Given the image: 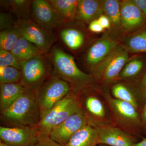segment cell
<instances>
[{"label": "cell", "mask_w": 146, "mask_h": 146, "mask_svg": "<svg viewBox=\"0 0 146 146\" xmlns=\"http://www.w3.org/2000/svg\"><path fill=\"white\" fill-rule=\"evenodd\" d=\"M52 58L55 72L58 77L69 84L71 93L75 96L100 88L91 74H86L79 69L71 55L60 49L55 48L52 52Z\"/></svg>", "instance_id": "obj_1"}, {"label": "cell", "mask_w": 146, "mask_h": 146, "mask_svg": "<svg viewBox=\"0 0 146 146\" xmlns=\"http://www.w3.org/2000/svg\"><path fill=\"white\" fill-rule=\"evenodd\" d=\"M107 103L113 124L141 140L144 138L140 112L130 104L115 98L109 89L100 87Z\"/></svg>", "instance_id": "obj_2"}, {"label": "cell", "mask_w": 146, "mask_h": 146, "mask_svg": "<svg viewBox=\"0 0 146 146\" xmlns=\"http://www.w3.org/2000/svg\"><path fill=\"white\" fill-rule=\"evenodd\" d=\"M1 113L5 122L15 127H35L40 119L36 99L32 91L27 88L18 100Z\"/></svg>", "instance_id": "obj_3"}, {"label": "cell", "mask_w": 146, "mask_h": 146, "mask_svg": "<svg viewBox=\"0 0 146 146\" xmlns=\"http://www.w3.org/2000/svg\"><path fill=\"white\" fill-rule=\"evenodd\" d=\"M129 53L121 43L91 72L101 87L110 89L118 80L120 73L129 58Z\"/></svg>", "instance_id": "obj_4"}, {"label": "cell", "mask_w": 146, "mask_h": 146, "mask_svg": "<svg viewBox=\"0 0 146 146\" xmlns=\"http://www.w3.org/2000/svg\"><path fill=\"white\" fill-rule=\"evenodd\" d=\"M88 124L98 128L113 124L107 103L98 90H89L76 96Z\"/></svg>", "instance_id": "obj_5"}, {"label": "cell", "mask_w": 146, "mask_h": 146, "mask_svg": "<svg viewBox=\"0 0 146 146\" xmlns=\"http://www.w3.org/2000/svg\"><path fill=\"white\" fill-rule=\"evenodd\" d=\"M80 108L76 96L72 93L58 102L52 109L40 118L36 127L41 134L50 131L76 112Z\"/></svg>", "instance_id": "obj_6"}, {"label": "cell", "mask_w": 146, "mask_h": 146, "mask_svg": "<svg viewBox=\"0 0 146 146\" xmlns=\"http://www.w3.org/2000/svg\"><path fill=\"white\" fill-rule=\"evenodd\" d=\"M72 91L69 84L59 77L50 79L36 91V102L40 118L52 109Z\"/></svg>", "instance_id": "obj_7"}, {"label": "cell", "mask_w": 146, "mask_h": 146, "mask_svg": "<svg viewBox=\"0 0 146 146\" xmlns=\"http://www.w3.org/2000/svg\"><path fill=\"white\" fill-rule=\"evenodd\" d=\"M14 27L21 36L36 46L42 54L48 51L54 41L50 30L42 27L30 19L18 20Z\"/></svg>", "instance_id": "obj_8"}, {"label": "cell", "mask_w": 146, "mask_h": 146, "mask_svg": "<svg viewBox=\"0 0 146 146\" xmlns=\"http://www.w3.org/2000/svg\"><path fill=\"white\" fill-rule=\"evenodd\" d=\"M117 35L106 33L91 43L84 56V61L91 72L107 57L120 44Z\"/></svg>", "instance_id": "obj_9"}, {"label": "cell", "mask_w": 146, "mask_h": 146, "mask_svg": "<svg viewBox=\"0 0 146 146\" xmlns=\"http://www.w3.org/2000/svg\"><path fill=\"white\" fill-rule=\"evenodd\" d=\"M21 71L23 86L37 91L46 76V64L42 56H35L21 63Z\"/></svg>", "instance_id": "obj_10"}, {"label": "cell", "mask_w": 146, "mask_h": 146, "mask_svg": "<svg viewBox=\"0 0 146 146\" xmlns=\"http://www.w3.org/2000/svg\"><path fill=\"white\" fill-rule=\"evenodd\" d=\"M115 98L130 104L141 112L146 99V93L140 81L126 82L118 80L109 89Z\"/></svg>", "instance_id": "obj_11"}, {"label": "cell", "mask_w": 146, "mask_h": 146, "mask_svg": "<svg viewBox=\"0 0 146 146\" xmlns=\"http://www.w3.org/2000/svg\"><path fill=\"white\" fill-rule=\"evenodd\" d=\"M87 125V118L80 107L76 112L52 129L48 135L54 141L65 146L76 132Z\"/></svg>", "instance_id": "obj_12"}, {"label": "cell", "mask_w": 146, "mask_h": 146, "mask_svg": "<svg viewBox=\"0 0 146 146\" xmlns=\"http://www.w3.org/2000/svg\"><path fill=\"white\" fill-rule=\"evenodd\" d=\"M35 127H0L1 141L11 146H34L39 136Z\"/></svg>", "instance_id": "obj_13"}, {"label": "cell", "mask_w": 146, "mask_h": 146, "mask_svg": "<svg viewBox=\"0 0 146 146\" xmlns=\"http://www.w3.org/2000/svg\"><path fill=\"white\" fill-rule=\"evenodd\" d=\"M31 16L33 21L36 24L49 30L56 28L63 23L49 1H33Z\"/></svg>", "instance_id": "obj_14"}, {"label": "cell", "mask_w": 146, "mask_h": 146, "mask_svg": "<svg viewBox=\"0 0 146 146\" xmlns=\"http://www.w3.org/2000/svg\"><path fill=\"white\" fill-rule=\"evenodd\" d=\"M122 32L129 34L146 25V18L133 0L120 1Z\"/></svg>", "instance_id": "obj_15"}, {"label": "cell", "mask_w": 146, "mask_h": 146, "mask_svg": "<svg viewBox=\"0 0 146 146\" xmlns=\"http://www.w3.org/2000/svg\"><path fill=\"white\" fill-rule=\"evenodd\" d=\"M96 129L99 145L102 144L108 146H133L140 141L135 136L114 125Z\"/></svg>", "instance_id": "obj_16"}, {"label": "cell", "mask_w": 146, "mask_h": 146, "mask_svg": "<svg viewBox=\"0 0 146 146\" xmlns=\"http://www.w3.org/2000/svg\"><path fill=\"white\" fill-rule=\"evenodd\" d=\"M146 68V54H135L129 57L120 73L118 80L130 82L140 80Z\"/></svg>", "instance_id": "obj_17"}, {"label": "cell", "mask_w": 146, "mask_h": 146, "mask_svg": "<svg viewBox=\"0 0 146 146\" xmlns=\"http://www.w3.org/2000/svg\"><path fill=\"white\" fill-rule=\"evenodd\" d=\"M102 14V0H79L76 20L89 24Z\"/></svg>", "instance_id": "obj_18"}, {"label": "cell", "mask_w": 146, "mask_h": 146, "mask_svg": "<svg viewBox=\"0 0 146 146\" xmlns=\"http://www.w3.org/2000/svg\"><path fill=\"white\" fill-rule=\"evenodd\" d=\"M119 40L129 53L146 54V25L134 32L123 35Z\"/></svg>", "instance_id": "obj_19"}, {"label": "cell", "mask_w": 146, "mask_h": 146, "mask_svg": "<svg viewBox=\"0 0 146 146\" xmlns=\"http://www.w3.org/2000/svg\"><path fill=\"white\" fill-rule=\"evenodd\" d=\"M98 145L97 129L87 125L76 132L65 146H98Z\"/></svg>", "instance_id": "obj_20"}, {"label": "cell", "mask_w": 146, "mask_h": 146, "mask_svg": "<svg viewBox=\"0 0 146 146\" xmlns=\"http://www.w3.org/2000/svg\"><path fill=\"white\" fill-rule=\"evenodd\" d=\"M102 5L103 14L106 15L111 22L112 33L117 35L118 33H122L120 1L102 0Z\"/></svg>", "instance_id": "obj_21"}, {"label": "cell", "mask_w": 146, "mask_h": 146, "mask_svg": "<svg viewBox=\"0 0 146 146\" xmlns=\"http://www.w3.org/2000/svg\"><path fill=\"white\" fill-rule=\"evenodd\" d=\"M26 88L17 83L1 84V110L13 104L24 94Z\"/></svg>", "instance_id": "obj_22"}, {"label": "cell", "mask_w": 146, "mask_h": 146, "mask_svg": "<svg viewBox=\"0 0 146 146\" xmlns=\"http://www.w3.org/2000/svg\"><path fill=\"white\" fill-rule=\"evenodd\" d=\"M79 0H49L63 23L76 20Z\"/></svg>", "instance_id": "obj_23"}, {"label": "cell", "mask_w": 146, "mask_h": 146, "mask_svg": "<svg viewBox=\"0 0 146 146\" xmlns=\"http://www.w3.org/2000/svg\"><path fill=\"white\" fill-rule=\"evenodd\" d=\"M20 62L42 54L36 46L21 36L11 51Z\"/></svg>", "instance_id": "obj_24"}, {"label": "cell", "mask_w": 146, "mask_h": 146, "mask_svg": "<svg viewBox=\"0 0 146 146\" xmlns=\"http://www.w3.org/2000/svg\"><path fill=\"white\" fill-rule=\"evenodd\" d=\"M32 2L27 0H9L2 1L1 3L13 12L18 20H25L30 19L31 16Z\"/></svg>", "instance_id": "obj_25"}, {"label": "cell", "mask_w": 146, "mask_h": 146, "mask_svg": "<svg viewBox=\"0 0 146 146\" xmlns=\"http://www.w3.org/2000/svg\"><path fill=\"white\" fill-rule=\"evenodd\" d=\"M60 35L65 44L71 50H78L84 43V35L77 29L74 28L63 29L60 32Z\"/></svg>", "instance_id": "obj_26"}, {"label": "cell", "mask_w": 146, "mask_h": 146, "mask_svg": "<svg viewBox=\"0 0 146 146\" xmlns=\"http://www.w3.org/2000/svg\"><path fill=\"white\" fill-rule=\"evenodd\" d=\"M18 29L13 27L0 32V49L11 52L21 36Z\"/></svg>", "instance_id": "obj_27"}, {"label": "cell", "mask_w": 146, "mask_h": 146, "mask_svg": "<svg viewBox=\"0 0 146 146\" xmlns=\"http://www.w3.org/2000/svg\"><path fill=\"white\" fill-rule=\"evenodd\" d=\"M21 79V70L13 67H0L1 84L17 83Z\"/></svg>", "instance_id": "obj_28"}, {"label": "cell", "mask_w": 146, "mask_h": 146, "mask_svg": "<svg viewBox=\"0 0 146 146\" xmlns=\"http://www.w3.org/2000/svg\"><path fill=\"white\" fill-rule=\"evenodd\" d=\"M0 67H13L21 70V63L11 52L0 49Z\"/></svg>", "instance_id": "obj_29"}, {"label": "cell", "mask_w": 146, "mask_h": 146, "mask_svg": "<svg viewBox=\"0 0 146 146\" xmlns=\"http://www.w3.org/2000/svg\"><path fill=\"white\" fill-rule=\"evenodd\" d=\"M14 22L11 14L4 12L0 14V29L1 31L13 27L15 25Z\"/></svg>", "instance_id": "obj_30"}, {"label": "cell", "mask_w": 146, "mask_h": 146, "mask_svg": "<svg viewBox=\"0 0 146 146\" xmlns=\"http://www.w3.org/2000/svg\"><path fill=\"white\" fill-rule=\"evenodd\" d=\"M34 146H64L54 141L49 135L39 133Z\"/></svg>", "instance_id": "obj_31"}, {"label": "cell", "mask_w": 146, "mask_h": 146, "mask_svg": "<svg viewBox=\"0 0 146 146\" xmlns=\"http://www.w3.org/2000/svg\"><path fill=\"white\" fill-rule=\"evenodd\" d=\"M97 20L105 30L106 29L110 30L111 28V22L106 15L102 14Z\"/></svg>", "instance_id": "obj_32"}, {"label": "cell", "mask_w": 146, "mask_h": 146, "mask_svg": "<svg viewBox=\"0 0 146 146\" xmlns=\"http://www.w3.org/2000/svg\"><path fill=\"white\" fill-rule=\"evenodd\" d=\"M89 29L90 31L94 33H101L104 31L105 30L100 25L98 20L92 21L89 24Z\"/></svg>", "instance_id": "obj_33"}, {"label": "cell", "mask_w": 146, "mask_h": 146, "mask_svg": "<svg viewBox=\"0 0 146 146\" xmlns=\"http://www.w3.org/2000/svg\"><path fill=\"white\" fill-rule=\"evenodd\" d=\"M140 116L144 136L146 137V99L140 112Z\"/></svg>", "instance_id": "obj_34"}, {"label": "cell", "mask_w": 146, "mask_h": 146, "mask_svg": "<svg viewBox=\"0 0 146 146\" xmlns=\"http://www.w3.org/2000/svg\"><path fill=\"white\" fill-rule=\"evenodd\" d=\"M133 1L146 18V0H133Z\"/></svg>", "instance_id": "obj_35"}, {"label": "cell", "mask_w": 146, "mask_h": 146, "mask_svg": "<svg viewBox=\"0 0 146 146\" xmlns=\"http://www.w3.org/2000/svg\"><path fill=\"white\" fill-rule=\"evenodd\" d=\"M139 81L146 93V68Z\"/></svg>", "instance_id": "obj_36"}, {"label": "cell", "mask_w": 146, "mask_h": 146, "mask_svg": "<svg viewBox=\"0 0 146 146\" xmlns=\"http://www.w3.org/2000/svg\"><path fill=\"white\" fill-rule=\"evenodd\" d=\"M133 146H146V137H144L140 141L134 144Z\"/></svg>", "instance_id": "obj_37"}, {"label": "cell", "mask_w": 146, "mask_h": 146, "mask_svg": "<svg viewBox=\"0 0 146 146\" xmlns=\"http://www.w3.org/2000/svg\"><path fill=\"white\" fill-rule=\"evenodd\" d=\"M0 146H11L9 145H7V144L5 143H3V142L1 141L0 142Z\"/></svg>", "instance_id": "obj_38"}, {"label": "cell", "mask_w": 146, "mask_h": 146, "mask_svg": "<svg viewBox=\"0 0 146 146\" xmlns=\"http://www.w3.org/2000/svg\"><path fill=\"white\" fill-rule=\"evenodd\" d=\"M98 146H108L107 145H102V144H100Z\"/></svg>", "instance_id": "obj_39"}]
</instances>
